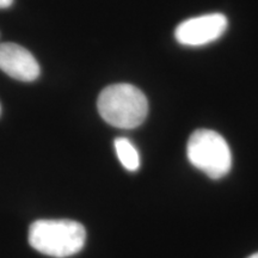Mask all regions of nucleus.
Segmentation results:
<instances>
[{
    "label": "nucleus",
    "mask_w": 258,
    "mask_h": 258,
    "mask_svg": "<svg viewBox=\"0 0 258 258\" xmlns=\"http://www.w3.org/2000/svg\"><path fill=\"white\" fill-rule=\"evenodd\" d=\"M85 240V228L73 220H37L29 230L31 246L38 252L55 258L78 253Z\"/></svg>",
    "instance_id": "obj_2"
},
{
    "label": "nucleus",
    "mask_w": 258,
    "mask_h": 258,
    "mask_svg": "<svg viewBox=\"0 0 258 258\" xmlns=\"http://www.w3.org/2000/svg\"><path fill=\"white\" fill-rule=\"evenodd\" d=\"M247 258H258V252H257V253L251 254V256H250V257H247Z\"/></svg>",
    "instance_id": "obj_8"
},
{
    "label": "nucleus",
    "mask_w": 258,
    "mask_h": 258,
    "mask_svg": "<svg viewBox=\"0 0 258 258\" xmlns=\"http://www.w3.org/2000/svg\"><path fill=\"white\" fill-rule=\"evenodd\" d=\"M227 18L222 14L199 16L180 23L176 28L175 37L182 46H206L220 38L227 29Z\"/></svg>",
    "instance_id": "obj_4"
},
{
    "label": "nucleus",
    "mask_w": 258,
    "mask_h": 258,
    "mask_svg": "<svg viewBox=\"0 0 258 258\" xmlns=\"http://www.w3.org/2000/svg\"><path fill=\"white\" fill-rule=\"evenodd\" d=\"M186 156L196 169L212 179L222 178L232 167L230 146L220 134L209 129H199L190 135Z\"/></svg>",
    "instance_id": "obj_3"
},
{
    "label": "nucleus",
    "mask_w": 258,
    "mask_h": 258,
    "mask_svg": "<svg viewBox=\"0 0 258 258\" xmlns=\"http://www.w3.org/2000/svg\"><path fill=\"white\" fill-rule=\"evenodd\" d=\"M97 108L106 123L121 129L139 127L148 114L146 96L131 84H114L105 88L98 97Z\"/></svg>",
    "instance_id": "obj_1"
},
{
    "label": "nucleus",
    "mask_w": 258,
    "mask_h": 258,
    "mask_svg": "<svg viewBox=\"0 0 258 258\" xmlns=\"http://www.w3.org/2000/svg\"><path fill=\"white\" fill-rule=\"evenodd\" d=\"M0 70L9 77L30 83L40 77V64L24 47L16 43L0 44Z\"/></svg>",
    "instance_id": "obj_5"
},
{
    "label": "nucleus",
    "mask_w": 258,
    "mask_h": 258,
    "mask_svg": "<svg viewBox=\"0 0 258 258\" xmlns=\"http://www.w3.org/2000/svg\"><path fill=\"white\" fill-rule=\"evenodd\" d=\"M0 111H2V108H0Z\"/></svg>",
    "instance_id": "obj_9"
},
{
    "label": "nucleus",
    "mask_w": 258,
    "mask_h": 258,
    "mask_svg": "<svg viewBox=\"0 0 258 258\" xmlns=\"http://www.w3.org/2000/svg\"><path fill=\"white\" fill-rule=\"evenodd\" d=\"M114 145L118 160L121 161L124 169L137 171L140 167V156L131 140L127 138H117Z\"/></svg>",
    "instance_id": "obj_6"
},
{
    "label": "nucleus",
    "mask_w": 258,
    "mask_h": 258,
    "mask_svg": "<svg viewBox=\"0 0 258 258\" xmlns=\"http://www.w3.org/2000/svg\"><path fill=\"white\" fill-rule=\"evenodd\" d=\"M14 4V0H0V9H8Z\"/></svg>",
    "instance_id": "obj_7"
}]
</instances>
